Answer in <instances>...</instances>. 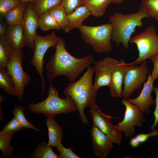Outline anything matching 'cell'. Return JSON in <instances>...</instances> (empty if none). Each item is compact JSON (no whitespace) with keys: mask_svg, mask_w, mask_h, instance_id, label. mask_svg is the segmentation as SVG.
Masks as SVG:
<instances>
[{"mask_svg":"<svg viewBox=\"0 0 158 158\" xmlns=\"http://www.w3.org/2000/svg\"><path fill=\"white\" fill-rule=\"evenodd\" d=\"M66 42L63 39L59 38L55 47V52L45 67L49 82L61 75L67 76L69 82H73L94 62V58L91 55L81 58L72 56L66 50Z\"/></svg>","mask_w":158,"mask_h":158,"instance_id":"6da1fadb","label":"cell"},{"mask_svg":"<svg viewBox=\"0 0 158 158\" xmlns=\"http://www.w3.org/2000/svg\"><path fill=\"white\" fill-rule=\"evenodd\" d=\"M94 73L93 67L90 66L83 75L77 80L70 82L63 90L64 94L70 96L75 103L79 111L82 122L85 124L88 123L84 110L85 108H96L97 90L92 83V78Z\"/></svg>","mask_w":158,"mask_h":158,"instance_id":"7a4b0ae2","label":"cell"},{"mask_svg":"<svg viewBox=\"0 0 158 158\" xmlns=\"http://www.w3.org/2000/svg\"><path fill=\"white\" fill-rule=\"evenodd\" d=\"M150 17L141 6L137 12L128 14L115 12L110 15L109 21L112 25L111 40L117 46L123 44L126 49L132 34L135 32L137 27L143 25L142 19Z\"/></svg>","mask_w":158,"mask_h":158,"instance_id":"3957f363","label":"cell"},{"mask_svg":"<svg viewBox=\"0 0 158 158\" xmlns=\"http://www.w3.org/2000/svg\"><path fill=\"white\" fill-rule=\"evenodd\" d=\"M49 83L47 97L41 102L29 104L28 107L30 111L36 114H43L47 117H55L62 113L74 112L78 110L71 97L66 95L65 99L60 98L58 90L52 82Z\"/></svg>","mask_w":158,"mask_h":158,"instance_id":"277c9868","label":"cell"},{"mask_svg":"<svg viewBox=\"0 0 158 158\" xmlns=\"http://www.w3.org/2000/svg\"><path fill=\"white\" fill-rule=\"evenodd\" d=\"M112 25L109 23L95 26L83 25L78 29L85 42L90 45L97 53L110 52Z\"/></svg>","mask_w":158,"mask_h":158,"instance_id":"5b68a950","label":"cell"},{"mask_svg":"<svg viewBox=\"0 0 158 158\" xmlns=\"http://www.w3.org/2000/svg\"><path fill=\"white\" fill-rule=\"evenodd\" d=\"M129 42L136 45L139 52L138 57L132 62L134 65L140 64L158 54V34L153 25L147 27L144 31L131 37Z\"/></svg>","mask_w":158,"mask_h":158,"instance_id":"8992f818","label":"cell"},{"mask_svg":"<svg viewBox=\"0 0 158 158\" xmlns=\"http://www.w3.org/2000/svg\"><path fill=\"white\" fill-rule=\"evenodd\" d=\"M59 38L56 36L54 31L44 36H40L37 34L35 37L33 54L30 64L35 68L36 72L40 78L42 95L45 89L43 75V66L44 63V56L49 48L51 47H55Z\"/></svg>","mask_w":158,"mask_h":158,"instance_id":"52a82bcc","label":"cell"},{"mask_svg":"<svg viewBox=\"0 0 158 158\" xmlns=\"http://www.w3.org/2000/svg\"><path fill=\"white\" fill-rule=\"evenodd\" d=\"M23 49L14 51L6 67L15 85L16 96L20 100H23L26 85L29 84L31 77L23 69Z\"/></svg>","mask_w":158,"mask_h":158,"instance_id":"ba28073f","label":"cell"},{"mask_svg":"<svg viewBox=\"0 0 158 158\" xmlns=\"http://www.w3.org/2000/svg\"><path fill=\"white\" fill-rule=\"evenodd\" d=\"M126 72L123 79L122 97L127 99L136 90L140 89L147 78L149 71L146 60L139 66L132 62Z\"/></svg>","mask_w":158,"mask_h":158,"instance_id":"9c48e42d","label":"cell"},{"mask_svg":"<svg viewBox=\"0 0 158 158\" xmlns=\"http://www.w3.org/2000/svg\"><path fill=\"white\" fill-rule=\"evenodd\" d=\"M121 103L125 106V111L123 120L115 126L126 138L134 135L135 127H141L145 121L144 114L135 105L131 103L128 99H122Z\"/></svg>","mask_w":158,"mask_h":158,"instance_id":"30bf717a","label":"cell"},{"mask_svg":"<svg viewBox=\"0 0 158 158\" xmlns=\"http://www.w3.org/2000/svg\"><path fill=\"white\" fill-rule=\"evenodd\" d=\"M90 113L93 125L104 133L113 143L120 145L122 140L121 132L110 121V119L114 117L104 113L98 106L96 108L91 109Z\"/></svg>","mask_w":158,"mask_h":158,"instance_id":"8fae6325","label":"cell"},{"mask_svg":"<svg viewBox=\"0 0 158 158\" xmlns=\"http://www.w3.org/2000/svg\"><path fill=\"white\" fill-rule=\"evenodd\" d=\"M118 61L107 57L95 63L93 68L95 73L94 86L98 90L102 87L109 85L112 74Z\"/></svg>","mask_w":158,"mask_h":158,"instance_id":"7c38bea8","label":"cell"},{"mask_svg":"<svg viewBox=\"0 0 158 158\" xmlns=\"http://www.w3.org/2000/svg\"><path fill=\"white\" fill-rule=\"evenodd\" d=\"M39 17L32 4L29 3L26 6L23 16L22 24L26 39V46L33 50L35 38L38 28Z\"/></svg>","mask_w":158,"mask_h":158,"instance_id":"4fadbf2b","label":"cell"},{"mask_svg":"<svg viewBox=\"0 0 158 158\" xmlns=\"http://www.w3.org/2000/svg\"><path fill=\"white\" fill-rule=\"evenodd\" d=\"M154 82L149 72L147 79L143 83V88L139 95L136 98L128 99L129 102L136 106L144 114H150L151 107L155 104V100L152 98L151 95L153 91Z\"/></svg>","mask_w":158,"mask_h":158,"instance_id":"5bb4252c","label":"cell"},{"mask_svg":"<svg viewBox=\"0 0 158 158\" xmlns=\"http://www.w3.org/2000/svg\"><path fill=\"white\" fill-rule=\"evenodd\" d=\"M92 142V151L94 154L99 158L107 157L113 147L111 139L94 125L90 130Z\"/></svg>","mask_w":158,"mask_h":158,"instance_id":"9a60e30c","label":"cell"},{"mask_svg":"<svg viewBox=\"0 0 158 158\" xmlns=\"http://www.w3.org/2000/svg\"><path fill=\"white\" fill-rule=\"evenodd\" d=\"M131 64V63H127L123 59H121L114 68L108 86L110 93L112 97H122L124 76Z\"/></svg>","mask_w":158,"mask_h":158,"instance_id":"2e32d148","label":"cell"},{"mask_svg":"<svg viewBox=\"0 0 158 158\" xmlns=\"http://www.w3.org/2000/svg\"><path fill=\"white\" fill-rule=\"evenodd\" d=\"M14 51L26 46V39L22 24L9 25L4 35Z\"/></svg>","mask_w":158,"mask_h":158,"instance_id":"e0dca14e","label":"cell"},{"mask_svg":"<svg viewBox=\"0 0 158 158\" xmlns=\"http://www.w3.org/2000/svg\"><path fill=\"white\" fill-rule=\"evenodd\" d=\"M54 117H47L46 120L49 136L47 144L52 147H56L62 143L63 135L62 128L55 120Z\"/></svg>","mask_w":158,"mask_h":158,"instance_id":"ac0fdd59","label":"cell"},{"mask_svg":"<svg viewBox=\"0 0 158 158\" xmlns=\"http://www.w3.org/2000/svg\"><path fill=\"white\" fill-rule=\"evenodd\" d=\"M90 15V12L85 5L77 8L72 13L67 15L68 25L64 32L68 33L74 29L78 28Z\"/></svg>","mask_w":158,"mask_h":158,"instance_id":"d6986e66","label":"cell"},{"mask_svg":"<svg viewBox=\"0 0 158 158\" xmlns=\"http://www.w3.org/2000/svg\"><path fill=\"white\" fill-rule=\"evenodd\" d=\"M113 0H84V5L91 15L98 17L102 16Z\"/></svg>","mask_w":158,"mask_h":158,"instance_id":"ffe728a7","label":"cell"},{"mask_svg":"<svg viewBox=\"0 0 158 158\" xmlns=\"http://www.w3.org/2000/svg\"><path fill=\"white\" fill-rule=\"evenodd\" d=\"M26 6L25 3L20 2L2 17L9 25L22 24Z\"/></svg>","mask_w":158,"mask_h":158,"instance_id":"44dd1931","label":"cell"},{"mask_svg":"<svg viewBox=\"0 0 158 158\" xmlns=\"http://www.w3.org/2000/svg\"><path fill=\"white\" fill-rule=\"evenodd\" d=\"M0 88L9 95L16 96L13 80L6 67L0 68Z\"/></svg>","mask_w":158,"mask_h":158,"instance_id":"7402d4cb","label":"cell"},{"mask_svg":"<svg viewBox=\"0 0 158 158\" xmlns=\"http://www.w3.org/2000/svg\"><path fill=\"white\" fill-rule=\"evenodd\" d=\"M13 52L5 36H0V68L6 67Z\"/></svg>","mask_w":158,"mask_h":158,"instance_id":"603a6c76","label":"cell"},{"mask_svg":"<svg viewBox=\"0 0 158 158\" xmlns=\"http://www.w3.org/2000/svg\"><path fill=\"white\" fill-rule=\"evenodd\" d=\"M48 11L52 16L61 29L64 31L68 25V21L64 8L61 5L56 6L49 10Z\"/></svg>","mask_w":158,"mask_h":158,"instance_id":"cb8c5ba5","label":"cell"},{"mask_svg":"<svg viewBox=\"0 0 158 158\" xmlns=\"http://www.w3.org/2000/svg\"><path fill=\"white\" fill-rule=\"evenodd\" d=\"M38 28L43 31L52 29L56 30L61 29V27L48 11L39 17Z\"/></svg>","mask_w":158,"mask_h":158,"instance_id":"d4e9b609","label":"cell"},{"mask_svg":"<svg viewBox=\"0 0 158 158\" xmlns=\"http://www.w3.org/2000/svg\"><path fill=\"white\" fill-rule=\"evenodd\" d=\"M30 157L33 158H60L59 156L53 152L52 147L45 141L38 143L37 147Z\"/></svg>","mask_w":158,"mask_h":158,"instance_id":"484cf974","label":"cell"},{"mask_svg":"<svg viewBox=\"0 0 158 158\" xmlns=\"http://www.w3.org/2000/svg\"><path fill=\"white\" fill-rule=\"evenodd\" d=\"M62 0H35L32 4L39 17L53 7L60 5Z\"/></svg>","mask_w":158,"mask_h":158,"instance_id":"4316f807","label":"cell"},{"mask_svg":"<svg viewBox=\"0 0 158 158\" xmlns=\"http://www.w3.org/2000/svg\"><path fill=\"white\" fill-rule=\"evenodd\" d=\"M15 133H0V150L4 157H10L13 154L14 147L11 145L10 143Z\"/></svg>","mask_w":158,"mask_h":158,"instance_id":"83f0119b","label":"cell"},{"mask_svg":"<svg viewBox=\"0 0 158 158\" xmlns=\"http://www.w3.org/2000/svg\"><path fill=\"white\" fill-rule=\"evenodd\" d=\"M14 109L12 112L14 114V117L24 127L32 129L38 131L40 130V129L36 127L26 118L24 112L25 107L20 106L18 104L16 105H14Z\"/></svg>","mask_w":158,"mask_h":158,"instance_id":"f1b7e54d","label":"cell"},{"mask_svg":"<svg viewBox=\"0 0 158 158\" xmlns=\"http://www.w3.org/2000/svg\"><path fill=\"white\" fill-rule=\"evenodd\" d=\"M141 4L150 17L158 21V0H141Z\"/></svg>","mask_w":158,"mask_h":158,"instance_id":"f546056e","label":"cell"},{"mask_svg":"<svg viewBox=\"0 0 158 158\" xmlns=\"http://www.w3.org/2000/svg\"><path fill=\"white\" fill-rule=\"evenodd\" d=\"M84 0H62L61 5L67 15L73 12L76 8L84 5Z\"/></svg>","mask_w":158,"mask_h":158,"instance_id":"4dcf8cb0","label":"cell"},{"mask_svg":"<svg viewBox=\"0 0 158 158\" xmlns=\"http://www.w3.org/2000/svg\"><path fill=\"white\" fill-rule=\"evenodd\" d=\"M24 127L14 118L11 120L4 127L0 133H6L11 132H20L23 130Z\"/></svg>","mask_w":158,"mask_h":158,"instance_id":"1f68e13d","label":"cell"},{"mask_svg":"<svg viewBox=\"0 0 158 158\" xmlns=\"http://www.w3.org/2000/svg\"><path fill=\"white\" fill-rule=\"evenodd\" d=\"M20 3L18 0H0V16H3Z\"/></svg>","mask_w":158,"mask_h":158,"instance_id":"d6a6232c","label":"cell"},{"mask_svg":"<svg viewBox=\"0 0 158 158\" xmlns=\"http://www.w3.org/2000/svg\"><path fill=\"white\" fill-rule=\"evenodd\" d=\"M57 150L59 153L60 158H80L81 157L75 154L71 148H66L60 143L56 147Z\"/></svg>","mask_w":158,"mask_h":158,"instance_id":"836d02e7","label":"cell"},{"mask_svg":"<svg viewBox=\"0 0 158 158\" xmlns=\"http://www.w3.org/2000/svg\"><path fill=\"white\" fill-rule=\"evenodd\" d=\"M158 136V130L154 129L148 133H140L136 135L135 137L140 144L145 142L150 137Z\"/></svg>","mask_w":158,"mask_h":158,"instance_id":"e575fe53","label":"cell"},{"mask_svg":"<svg viewBox=\"0 0 158 158\" xmlns=\"http://www.w3.org/2000/svg\"><path fill=\"white\" fill-rule=\"evenodd\" d=\"M153 64V68L151 74L153 80L154 81L158 78V54L151 57L150 58Z\"/></svg>","mask_w":158,"mask_h":158,"instance_id":"d590c367","label":"cell"},{"mask_svg":"<svg viewBox=\"0 0 158 158\" xmlns=\"http://www.w3.org/2000/svg\"><path fill=\"white\" fill-rule=\"evenodd\" d=\"M156 95L155 100L156 107L155 110L153 113L154 117V121L152 126L153 128H155L158 124V84L157 85L153 88Z\"/></svg>","mask_w":158,"mask_h":158,"instance_id":"8d00e7d4","label":"cell"},{"mask_svg":"<svg viewBox=\"0 0 158 158\" xmlns=\"http://www.w3.org/2000/svg\"><path fill=\"white\" fill-rule=\"evenodd\" d=\"M0 16V36H4L9 25L3 17Z\"/></svg>","mask_w":158,"mask_h":158,"instance_id":"74e56055","label":"cell"},{"mask_svg":"<svg viewBox=\"0 0 158 158\" xmlns=\"http://www.w3.org/2000/svg\"><path fill=\"white\" fill-rule=\"evenodd\" d=\"M130 144L131 146L133 147H136L140 145L135 137L131 139Z\"/></svg>","mask_w":158,"mask_h":158,"instance_id":"f35d334b","label":"cell"},{"mask_svg":"<svg viewBox=\"0 0 158 158\" xmlns=\"http://www.w3.org/2000/svg\"><path fill=\"white\" fill-rule=\"evenodd\" d=\"M20 2H22L23 3H29L31 2H33L35 0H18Z\"/></svg>","mask_w":158,"mask_h":158,"instance_id":"ab89813d","label":"cell"},{"mask_svg":"<svg viewBox=\"0 0 158 158\" xmlns=\"http://www.w3.org/2000/svg\"><path fill=\"white\" fill-rule=\"evenodd\" d=\"M124 0H113L112 3L120 4Z\"/></svg>","mask_w":158,"mask_h":158,"instance_id":"60d3db41","label":"cell"}]
</instances>
